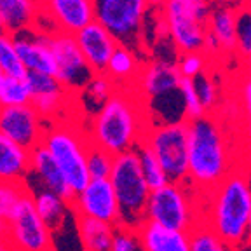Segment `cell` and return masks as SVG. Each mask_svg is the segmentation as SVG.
Masks as SVG:
<instances>
[{
	"mask_svg": "<svg viewBox=\"0 0 251 251\" xmlns=\"http://www.w3.org/2000/svg\"><path fill=\"white\" fill-rule=\"evenodd\" d=\"M87 127L84 126L89 145L100 147L112 155L136 150L150 129V119L145 103L134 87H117L91 115Z\"/></svg>",
	"mask_w": 251,
	"mask_h": 251,
	"instance_id": "6da1fadb",
	"label": "cell"
},
{
	"mask_svg": "<svg viewBox=\"0 0 251 251\" xmlns=\"http://www.w3.org/2000/svg\"><path fill=\"white\" fill-rule=\"evenodd\" d=\"M237 166L225 122L215 114L188 122V175L187 183L199 196L218 187Z\"/></svg>",
	"mask_w": 251,
	"mask_h": 251,
	"instance_id": "7a4b0ae2",
	"label": "cell"
},
{
	"mask_svg": "<svg viewBox=\"0 0 251 251\" xmlns=\"http://www.w3.org/2000/svg\"><path fill=\"white\" fill-rule=\"evenodd\" d=\"M250 211L251 187L244 168L230 173L218 187L202 197V224L234 250L250 241Z\"/></svg>",
	"mask_w": 251,
	"mask_h": 251,
	"instance_id": "3957f363",
	"label": "cell"
},
{
	"mask_svg": "<svg viewBox=\"0 0 251 251\" xmlns=\"http://www.w3.org/2000/svg\"><path fill=\"white\" fill-rule=\"evenodd\" d=\"M42 147L51 153L74 196L89 183L86 166L89 141L82 124L67 119L47 122Z\"/></svg>",
	"mask_w": 251,
	"mask_h": 251,
	"instance_id": "277c9868",
	"label": "cell"
},
{
	"mask_svg": "<svg viewBox=\"0 0 251 251\" xmlns=\"http://www.w3.org/2000/svg\"><path fill=\"white\" fill-rule=\"evenodd\" d=\"M145 222L157 227L190 234L202 224V196L187 181L166 183L152 190L147 201Z\"/></svg>",
	"mask_w": 251,
	"mask_h": 251,
	"instance_id": "5b68a950",
	"label": "cell"
},
{
	"mask_svg": "<svg viewBox=\"0 0 251 251\" xmlns=\"http://www.w3.org/2000/svg\"><path fill=\"white\" fill-rule=\"evenodd\" d=\"M108 181L114 188L119 204V213H121L119 227L138 230L140 225L145 222L147 201L152 190L141 175L136 150L114 155V166Z\"/></svg>",
	"mask_w": 251,
	"mask_h": 251,
	"instance_id": "8992f818",
	"label": "cell"
},
{
	"mask_svg": "<svg viewBox=\"0 0 251 251\" xmlns=\"http://www.w3.org/2000/svg\"><path fill=\"white\" fill-rule=\"evenodd\" d=\"M211 5L206 0H168L159 11L178 54L202 51Z\"/></svg>",
	"mask_w": 251,
	"mask_h": 251,
	"instance_id": "52a82bcc",
	"label": "cell"
},
{
	"mask_svg": "<svg viewBox=\"0 0 251 251\" xmlns=\"http://www.w3.org/2000/svg\"><path fill=\"white\" fill-rule=\"evenodd\" d=\"M149 14L145 0H94V21L134 51L143 47V30Z\"/></svg>",
	"mask_w": 251,
	"mask_h": 251,
	"instance_id": "ba28073f",
	"label": "cell"
},
{
	"mask_svg": "<svg viewBox=\"0 0 251 251\" xmlns=\"http://www.w3.org/2000/svg\"><path fill=\"white\" fill-rule=\"evenodd\" d=\"M173 183H183L188 175V122L153 124L143 140Z\"/></svg>",
	"mask_w": 251,
	"mask_h": 251,
	"instance_id": "9c48e42d",
	"label": "cell"
},
{
	"mask_svg": "<svg viewBox=\"0 0 251 251\" xmlns=\"http://www.w3.org/2000/svg\"><path fill=\"white\" fill-rule=\"evenodd\" d=\"M4 234L14 251H56L54 232L37 215L30 196L21 201L4 224Z\"/></svg>",
	"mask_w": 251,
	"mask_h": 251,
	"instance_id": "30bf717a",
	"label": "cell"
},
{
	"mask_svg": "<svg viewBox=\"0 0 251 251\" xmlns=\"http://www.w3.org/2000/svg\"><path fill=\"white\" fill-rule=\"evenodd\" d=\"M180 80L181 75L178 72L175 59L152 58L143 63L134 89L143 100L145 106H150L152 103H155L157 106L159 103L164 101L183 108L180 91H178Z\"/></svg>",
	"mask_w": 251,
	"mask_h": 251,
	"instance_id": "8fae6325",
	"label": "cell"
},
{
	"mask_svg": "<svg viewBox=\"0 0 251 251\" xmlns=\"http://www.w3.org/2000/svg\"><path fill=\"white\" fill-rule=\"evenodd\" d=\"M42 35L49 49H51L52 58H54V77L58 78V82L65 89H68L74 94H78L93 78L94 74L91 72L89 65L84 59L74 35L59 33V31L42 33Z\"/></svg>",
	"mask_w": 251,
	"mask_h": 251,
	"instance_id": "7c38bea8",
	"label": "cell"
},
{
	"mask_svg": "<svg viewBox=\"0 0 251 251\" xmlns=\"http://www.w3.org/2000/svg\"><path fill=\"white\" fill-rule=\"evenodd\" d=\"M70 209L78 218L98 220L114 227L121 224L119 204L108 180H89L82 190L72 197Z\"/></svg>",
	"mask_w": 251,
	"mask_h": 251,
	"instance_id": "4fadbf2b",
	"label": "cell"
},
{
	"mask_svg": "<svg viewBox=\"0 0 251 251\" xmlns=\"http://www.w3.org/2000/svg\"><path fill=\"white\" fill-rule=\"evenodd\" d=\"M46 126L47 122L30 103L0 108V134L28 152L42 145Z\"/></svg>",
	"mask_w": 251,
	"mask_h": 251,
	"instance_id": "5bb4252c",
	"label": "cell"
},
{
	"mask_svg": "<svg viewBox=\"0 0 251 251\" xmlns=\"http://www.w3.org/2000/svg\"><path fill=\"white\" fill-rule=\"evenodd\" d=\"M25 80L30 89V105L39 112L40 117L46 122L59 121L61 112L67 108L75 94L65 89L52 75L28 72Z\"/></svg>",
	"mask_w": 251,
	"mask_h": 251,
	"instance_id": "9a60e30c",
	"label": "cell"
},
{
	"mask_svg": "<svg viewBox=\"0 0 251 251\" xmlns=\"http://www.w3.org/2000/svg\"><path fill=\"white\" fill-rule=\"evenodd\" d=\"M40 12L59 33L75 35L94 21V0H40Z\"/></svg>",
	"mask_w": 251,
	"mask_h": 251,
	"instance_id": "2e32d148",
	"label": "cell"
},
{
	"mask_svg": "<svg viewBox=\"0 0 251 251\" xmlns=\"http://www.w3.org/2000/svg\"><path fill=\"white\" fill-rule=\"evenodd\" d=\"M74 39L86 63L89 65L91 72L94 75L105 74L110 56L114 54L115 47L119 46L115 37L105 26H101L98 21H93L86 28L77 31Z\"/></svg>",
	"mask_w": 251,
	"mask_h": 251,
	"instance_id": "e0dca14e",
	"label": "cell"
},
{
	"mask_svg": "<svg viewBox=\"0 0 251 251\" xmlns=\"http://www.w3.org/2000/svg\"><path fill=\"white\" fill-rule=\"evenodd\" d=\"M31 178H35L37 183H26L28 190H33V188L49 190V192L58 194L59 197L67 199L68 202L74 197V192L70 190L65 176L56 166L54 159L42 145L30 150V176H28V180H31Z\"/></svg>",
	"mask_w": 251,
	"mask_h": 251,
	"instance_id": "ac0fdd59",
	"label": "cell"
},
{
	"mask_svg": "<svg viewBox=\"0 0 251 251\" xmlns=\"http://www.w3.org/2000/svg\"><path fill=\"white\" fill-rule=\"evenodd\" d=\"M40 16V2L37 0H0V20L5 33L12 37L35 28Z\"/></svg>",
	"mask_w": 251,
	"mask_h": 251,
	"instance_id": "d6986e66",
	"label": "cell"
},
{
	"mask_svg": "<svg viewBox=\"0 0 251 251\" xmlns=\"http://www.w3.org/2000/svg\"><path fill=\"white\" fill-rule=\"evenodd\" d=\"M14 47L18 52V58L23 63L26 72H35V74L52 75L54 77V58L49 49V46L44 40L40 33L37 39H26V37H14Z\"/></svg>",
	"mask_w": 251,
	"mask_h": 251,
	"instance_id": "ffe728a7",
	"label": "cell"
},
{
	"mask_svg": "<svg viewBox=\"0 0 251 251\" xmlns=\"http://www.w3.org/2000/svg\"><path fill=\"white\" fill-rule=\"evenodd\" d=\"M235 23L237 11L224 5H211L208 18V33L216 44L218 54H235Z\"/></svg>",
	"mask_w": 251,
	"mask_h": 251,
	"instance_id": "44dd1931",
	"label": "cell"
},
{
	"mask_svg": "<svg viewBox=\"0 0 251 251\" xmlns=\"http://www.w3.org/2000/svg\"><path fill=\"white\" fill-rule=\"evenodd\" d=\"M141 67H143V63L140 59V54L131 47L119 44L114 54L110 56L105 75L115 84V87L127 89V87H134L138 77H140Z\"/></svg>",
	"mask_w": 251,
	"mask_h": 251,
	"instance_id": "7402d4cb",
	"label": "cell"
},
{
	"mask_svg": "<svg viewBox=\"0 0 251 251\" xmlns=\"http://www.w3.org/2000/svg\"><path fill=\"white\" fill-rule=\"evenodd\" d=\"M143 251H190V237L185 232L168 230L143 222L138 228Z\"/></svg>",
	"mask_w": 251,
	"mask_h": 251,
	"instance_id": "603a6c76",
	"label": "cell"
},
{
	"mask_svg": "<svg viewBox=\"0 0 251 251\" xmlns=\"http://www.w3.org/2000/svg\"><path fill=\"white\" fill-rule=\"evenodd\" d=\"M30 152L0 134V181H26Z\"/></svg>",
	"mask_w": 251,
	"mask_h": 251,
	"instance_id": "cb8c5ba5",
	"label": "cell"
},
{
	"mask_svg": "<svg viewBox=\"0 0 251 251\" xmlns=\"http://www.w3.org/2000/svg\"><path fill=\"white\" fill-rule=\"evenodd\" d=\"M28 192H30L31 202L35 206L37 215L42 218V222L52 232H58L67 222L68 213L72 211L70 202L67 199L59 197L58 194L42 190V188H33V190H28Z\"/></svg>",
	"mask_w": 251,
	"mask_h": 251,
	"instance_id": "d4e9b609",
	"label": "cell"
},
{
	"mask_svg": "<svg viewBox=\"0 0 251 251\" xmlns=\"http://www.w3.org/2000/svg\"><path fill=\"white\" fill-rule=\"evenodd\" d=\"M78 239L82 244L84 251H110L114 243L115 228L114 225L103 224L98 220L78 218L75 216Z\"/></svg>",
	"mask_w": 251,
	"mask_h": 251,
	"instance_id": "484cf974",
	"label": "cell"
},
{
	"mask_svg": "<svg viewBox=\"0 0 251 251\" xmlns=\"http://www.w3.org/2000/svg\"><path fill=\"white\" fill-rule=\"evenodd\" d=\"M136 155H138V161H140L141 175L145 178L150 190H155V188H161V187H164L166 183H169L162 166L159 164L157 157L153 155V152L145 143H141L136 149Z\"/></svg>",
	"mask_w": 251,
	"mask_h": 251,
	"instance_id": "4316f807",
	"label": "cell"
},
{
	"mask_svg": "<svg viewBox=\"0 0 251 251\" xmlns=\"http://www.w3.org/2000/svg\"><path fill=\"white\" fill-rule=\"evenodd\" d=\"M26 196H30L26 181H0V224L11 218Z\"/></svg>",
	"mask_w": 251,
	"mask_h": 251,
	"instance_id": "83f0119b",
	"label": "cell"
},
{
	"mask_svg": "<svg viewBox=\"0 0 251 251\" xmlns=\"http://www.w3.org/2000/svg\"><path fill=\"white\" fill-rule=\"evenodd\" d=\"M0 70L4 77H14V78H25L28 72L25 70L23 63L18 58L14 47V37L4 33L0 35Z\"/></svg>",
	"mask_w": 251,
	"mask_h": 251,
	"instance_id": "f1b7e54d",
	"label": "cell"
},
{
	"mask_svg": "<svg viewBox=\"0 0 251 251\" xmlns=\"http://www.w3.org/2000/svg\"><path fill=\"white\" fill-rule=\"evenodd\" d=\"M194 89H196L197 98H199L201 105H202L206 115L215 114L220 103V89L218 82H216L213 75L209 74V70H206L204 74L197 75L196 78H192Z\"/></svg>",
	"mask_w": 251,
	"mask_h": 251,
	"instance_id": "f546056e",
	"label": "cell"
},
{
	"mask_svg": "<svg viewBox=\"0 0 251 251\" xmlns=\"http://www.w3.org/2000/svg\"><path fill=\"white\" fill-rule=\"evenodd\" d=\"M30 103V89L25 78L4 77L0 82V108Z\"/></svg>",
	"mask_w": 251,
	"mask_h": 251,
	"instance_id": "4dcf8cb0",
	"label": "cell"
},
{
	"mask_svg": "<svg viewBox=\"0 0 251 251\" xmlns=\"http://www.w3.org/2000/svg\"><path fill=\"white\" fill-rule=\"evenodd\" d=\"M235 54L243 59V63L251 61V4L237 9Z\"/></svg>",
	"mask_w": 251,
	"mask_h": 251,
	"instance_id": "1f68e13d",
	"label": "cell"
},
{
	"mask_svg": "<svg viewBox=\"0 0 251 251\" xmlns=\"http://www.w3.org/2000/svg\"><path fill=\"white\" fill-rule=\"evenodd\" d=\"M115 89H117L115 84L112 82L105 74H100V75H93V78L86 84V87H84L77 96L78 98L82 96V98H86L87 101H91L94 106H96V112H98V110L103 106V103L114 94ZM96 112H94V114H96Z\"/></svg>",
	"mask_w": 251,
	"mask_h": 251,
	"instance_id": "d6a6232c",
	"label": "cell"
},
{
	"mask_svg": "<svg viewBox=\"0 0 251 251\" xmlns=\"http://www.w3.org/2000/svg\"><path fill=\"white\" fill-rule=\"evenodd\" d=\"M188 237H190V251H235L204 224L197 225L188 234Z\"/></svg>",
	"mask_w": 251,
	"mask_h": 251,
	"instance_id": "836d02e7",
	"label": "cell"
},
{
	"mask_svg": "<svg viewBox=\"0 0 251 251\" xmlns=\"http://www.w3.org/2000/svg\"><path fill=\"white\" fill-rule=\"evenodd\" d=\"M86 166L89 180H108L110 173H112V166H114V155L105 152L100 147L89 145Z\"/></svg>",
	"mask_w": 251,
	"mask_h": 251,
	"instance_id": "e575fe53",
	"label": "cell"
},
{
	"mask_svg": "<svg viewBox=\"0 0 251 251\" xmlns=\"http://www.w3.org/2000/svg\"><path fill=\"white\" fill-rule=\"evenodd\" d=\"M180 96H181V103H183V114H185V121L192 122L197 119H202L206 115L202 105H201L199 98H197L196 89H194V82L190 78H183L180 80Z\"/></svg>",
	"mask_w": 251,
	"mask_h": 251,
	"instance_id": "d590c367",
	"label": "cell"
},
{
	"mask_svg": "<svg viewBox=\"0 0 251 251\" xmlns=\"http://www.w3.org/2000/svg\"><path fill=\"white\" fill-rule=\"evenodd\" d=\"M208 65H209V58L202 51L183 52V54L176 56L178 72H180V75L183 78H190V80L208 70Z\"/></svg>",
	"mask_w": 251,
	"mask_h": 251,
	"instance_id": "8d00e7d4",
	"label": "cell"
},
{
	"mask_svg": "<svg viewBox=\"0 0 251 251\" xmlns=\"http://www.w3.org/2000/svg\"><path fill=\"white\" fill-rule=\"evenodd\" d=\"M110 251H143L138 230L127 227H117Z\"/></svg>",
	"mask_w": 251,
	"mask_h": 251,
	"instance_id": "74e56055",
	"label": "cell"
},
{
	"mask_svg": "<svg viewBox=\"0 0 251 251\" xmlns=\"http://www.w3.org/2000/svg\"><path fill=\"white\" fill-rule=\"evenodd\" d=\"M241 98H243V117H244V134L251 145V82L244 78L241 84Z\"/></svg>",
	"mask_w": 251,
	"mask_h": 251,
	"instance_id": "f35d334b",
	"label": "cell"
},
{
	"mask_svg": "<svg viewBox=\"0 0 251 251\" xmlns=\"http://www.w3.org/2000/svg\"><path fill=\"white\" fill-rule=\"evenodd\" d=\"M211 4L224 5V7H230V9H235V11H237V9L251 4V0H211Z\"/></svg>",
	"mask_w": 251,
	"mask_h": 251,
	"instance_id": "ab89813d",
	"label": "cell"
},
{
	"mask_svg": "<svg viewBox=\"0 0 251 251\" xmlns=\"http://www.w3.org/2000/svg\"><path fill=\"white\" fill-rule=\"evenodd\" d=\"M168 2V0H145L147 7H149V11H155L159 12L162 7H164V4Z\"/></svg>",
	"mask_w": 251,
	"mask_h": 251,
	"instance_id": "60d3db41",
	"label": "cell"
},
{
	"mask_svg": "<svg viewBox=\"0 0 251 251\" xmlns=\"http://www.w3.org/2000/svg\"><path fill=\"white\" fill-rule=\"evenodd\" d=\"M0 251H14V248L9 243L7 235L4 234V230L0 232Z\"/></svg>",
	"mask_w": 251,
	"mask_h": 251,
	"instance_id": "b9f144b4",
	"label": "cell"
},
{
	"mask_svg": "<svg viewBox=\"0 0 251 251\" xmlns=\"http://www.w3.org/2000/svg\"><path fill=\"white\" fill-rule=\"evenodd\" d=\"M244 67H246V77H244V78H248V80L251 82V61L244 63Z\"/></svg>",
	"mask_w": 251,
	"mask_h": 251,
	"instance_id": "7bdbcfd3",
	"label": "cell"
},
{
	"mask_svg": "<svg viewBox=\"0 0 251 251\" xmlns=\"http://www.w3.org/2000/svg\"><path fill=\"white\" fill-rule=\"evenodd\" d=\"M235 251H251V241H248V243H244L243 246H239Z\"/></svg>",
	"mask_w": 251,
	"mask_h": 251,
	"instance_id": "ee69618b",
	"label": "cell"
},
{
	"mask_svg": "<svg viewBox=\"0 0 251 251\" xmlns=\"http://www.w3.org/2000/svg\"><path fill=\"white\" fill-rule=\"evenodd\" d=\"M244 171H246L248 181H250V187H251V162H250V166H244Z\"/></svg>",
	"mask_w": 251,
	"mask_h": 251,
	"instance_id": "f6af8a7d",
	"label": "cell"
},
{
	"mask_svg": "<svg viewBox=\"0 0 251 251\" xmlns=\"http://www.w3.org/2000/svg\"><path fill=\"white\" fill-rule=\"evenodd\" d=\"M248 235H250V241H251V211L250 216H248Z\"/></svg>",
	"mask_w": 251,
	"mask_h": 251,
	"instance_id": "bcb514c9",
	"label": "cell"
},
{
	"mask_svg": "<svg viewBox=\"0 0 251 251\" xmlns=\"http://www.w3.org/2000/svg\"><path fill=\"white\" fill-rule=\"evenodd\" d=\"M4 33H5V26L2 23V20H0V35H4Z\"/></svg>",
	"mask_w": 251,
	"mask_h": 251,
	"instance_id": "7dc6e473",
	"label": "cell"
},
{
	"mask_svg": "<svg viewBox=\"0 0 251 251\" xmlns=\"http://www.w3.org/2000/svg\"><path fill=\"white\" fill-rule=\"evenodd\" d=\"M2 78H4V74H2V70H0V82H2Z\"/></svg>",
	"mask_w": 251,
	"mask_h": 251,
	"instance_id": "c3c4849f",
	"label": "cell"
},
{
	"mask_svg": "<svg viewBox=\"0 0 251 251\" xmlns=\"http://www.w3.org/2000/svg\"><path fill=\"white\" fill-rule=\"evenodd\" d=\"M4 230V224H0V232Z\"/></svg>",
	"mask_w": 251,
	"mask_h": 251,
	"instance_id": "681fc988",
	"label": "cell"
},
{
	"mask_svg": "<svg viewBox=\"0 0 251 251\" xmlns=\"http://www.w3.org/2000/svg\"><path fill=\"white\" fill-rule=\"evenodd\" d=\"M206 2H211V0H206Z\"/></svg>",
	"mask_w": 251,
	"mask_h": 251,
	"instance_id": "f907efd6",
	"label": "cell"
},
{
	"mask_svg": "<svg viewBox=\"0 0 251 251\" xmlns=\"http://www.w3.org/2000/svg\"><path fill=\"white\" fill-rule=\"evenodd\" d=\"M37 2H40V0H37Z\"/></svg>",
	"mask_w": 251,
	"mask_h": 251,
	"instance_id": "816d5d0a",
	"label": "cell"
}]
</instances>
